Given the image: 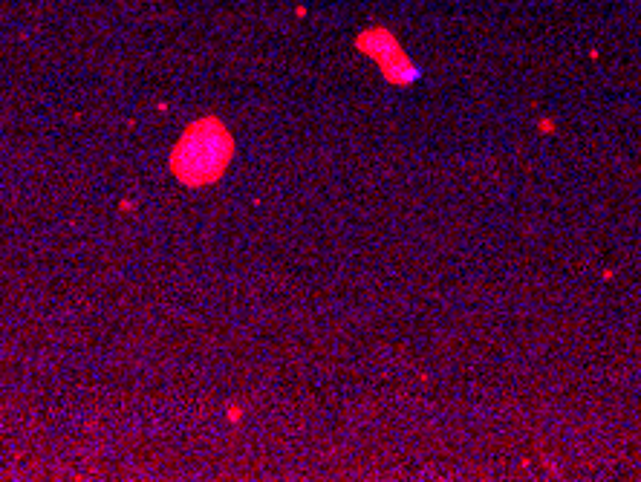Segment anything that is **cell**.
Here are the masks:
<instances>
[{
    "label": "cell",
    "instance_id": "obj_2",
    "mask_svg": "<svg viewBox=\"0 0 641 482\" xmlns=\"http://www.w3.org/2000/svg\"><path fill=\"white\" fill-rule=\"evenodd\" d=\"M358 49H364V52H370L379 66H382V72L387 75V81H393V84H410V81H416V66L410 64V58L399 49V43H396V38L385 29H373V32H364L358 38Z\"/></svg>",
    "mask_w": 641,
    "mask_h": 482
},
{
    "label": "cell",
    "instance_id": "obj_3",
    "mask_svg": "<svg viewBox=\"0 0 641 482\" xmlns=\"http://www.w3.org/2000/svg\"><path fill=\"white\" fill-rule=\"evenodd\" d=\"M540 133H555V122L543 119V122H540Z\"/></svg>",
    "mask_w": 641,
    "mask_h": 482
},
{
    "label": "cell",
    "instance_id": "obj_1",
    "mask_svg": "<svg viewBox=\"0 0 641 482\" xmlns=\"http://www.w3.org/2000/svg\"><path fill=\"white\" fill-rule=\"evenodd\" d=\"M234 156V139L231 130L220 119L208 116L193 122L182 133V139L171 150V170L182 185L202 188L217 182L231 165Z\"/></svg>",
    "mask_w": 641,
    "mask_h": 482
}]
</instances>
